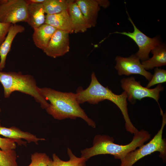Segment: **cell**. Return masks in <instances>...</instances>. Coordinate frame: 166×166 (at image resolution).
Masks as SVG:
<instances>
[{"mask_svg":"<svg viewBox=\"0 0 166 166\" xmlns=\"http://www.w3.org/2000/svg\"><path fill=\"white\" fill-rule=\"evenodd\" d=\"M76 93L77 100L79 104L88 102L95 105L106 100L112 101L121 111L125 121L126 130L133 134L138 131L129 118L126 93L124 91L121 94H115L108 87H104L99 82L94 72L91 74V81L89 86L85 89L81 87H79Z\"/></svg>","mask_w":166,"mask_h":166,"instance_id":"2","label":"cell"},{"mask_svg":"<svg viewBox=\"0 0 166 166\" xmlns=\"http://www.w3.org/2000/svg\"><path fill=\"white\" fill-rule=\"evenodd\" d=\"M11 24L0 22V46L4 41Z\"/></svg>","mask_w":166,"mask_h":166,"instance_id":"25","label":"cell"},{"mask_svg":"<svg viewBox=\"0 0 166 166\" xmlns=\"http://www.w3.org/2000/svg\"><path fill=\"white\" fill-rule=\"evenodd\" d=\"M43 97L49 102L45 110L55 119L59 120L66 118L76 119L81 118L92 128L96 127L95 123L89 118L80 106L77 100L76 93L63 92L47 88H39Z\"/></svg>","mask_w":166,"mask_h":166,"instance_id":"1","label":"cell"},{"mask_svg":"<svg viewBox=\"0 0 166 166\" xmlns=\"http://www.w3.org/2000/svg\"><path fill=\"white\" fill-rule=\"evenodd\" d=\"M45 13L42 3L28 5L26 22L34 29L37 28L45 23Z\"/></svg>","mask_w":166,"mask_h":166,"instance_id":"16","label":"cell"},{"mask_svg":"<svg viewBox=\"0 0 166 166\" xmlns=\"http://www.w3.org/2000/svg\"><path fill=\"white\" fill-rule=\"evenodd\" d=\"M27 5L24 0H0V22L11 24L26 22Z\"/></svg>","mask_w":166,"mask_h":166,"instance_id":"7","label":"cell"},{"mask_svg":"<svg viewBox=\"0 0 166 166\" xmlns=\"http://www.w3.org/2000/svg\"><path fill=\"white\" fill-rule=\"evenodd\" d=\"M45 0H26L25 1L27 5L33 4L42 3Z\"/></svg>","mask_w":166,"mask_h":166,"instance_id":"27","label":"cell"},{"mask_svg":"<svg viewBox=\"0 0 166 166\" xmlns=\"http://www.w3.org/2000/svg\"><path fill=\"white\" fill-rule=\"evenodd\" d=\"M162 121L160 129L153 138L148 143L129 153L121 160L119 166H132L143 157L156 152L160 153L159 157L164 162L166 160V140L163 138V129L166 124V113H163Z\"/></svg>","mask_w":166,"mask_h":166,"instance_id":"5","label":"cell"},{"mask_svg":"<svg viewBox=\"0 0 166 166\" xmlns=\"http://www.w3.org/2000/svg\"><path fill=\"white\" fill-rule=\"evenodd\" d=\"M0 82L5 98L9 97L13 92L18 91L31 96L42 109H46L49 106L39 91L35 80L31 75L23 74L21 72L0 71Z\"/></svg>","mask_w":166,"mask_h":166,"instance_id":"4","label":"cell"},{"mask_svg":"<svg viewBox=\"0 0 166 166\" xmlns=\"http://www.w3.org/2000/svg\"><path fill=\"white\" fill-rule=\"evenodd\" d=\"M67 152L69 157V160L63 161L54 153L53 154V160L50 159L48 166H86V160L84 158L76 156L69 148H67Z\"/></svg>","mask_w":166,"mask_h":166,"instance_id":"19","label":"cell"},{"mask_svg":"<svg viewBox=\"0 0 166 166\" xmlns=\"http://www.w3.org/2000/svg\"><path fill=\"white\" fill-rule=\"evenodd\" d=\"M68 10L73 26L74 32H84L91 27L87 22L75 2L70 0Z\"/></svg>","mask_w":166,"mask_h":166,"instance_id":"13","label":"cell"},{"mask_svg":"<svg viewBox=\"0 0 166 166\" xmlns=\"http://www.w3.org/2000/svg\"><path fill=\"white\" fill-rule=\"evenodd\" d=\"M151 137L148 131L141 129L134 134L132 139L129 143L120 145L115 143L113 137L97 135L94 138L93 146L81 151V157L84 158L86 161L95 156L109 154L121 160L128 153L144 144Z\"/></svg>","mask_w":166,"mask_h":166,"instance_id":"3","label":"cell"},{"mask_svg":"<svg viewBox=\"0 0 166 166\" xmlns=\"http://www.w3.org/2000/svg\"><path fill=\"white\" fill-rule=\"evenodd\" d=\"M24 27L16 24H11L6 36L0 46V71L5 67L7 55L10 50L12 42L16 35L23 32Z\"/></svg>","mask_w":166,"mask_h":166,"instance_id":"12","label":"cell"},{"mask_svg":"<svg viewBox=\"0 0 166 166\" xmlns=\"http://www.w3.org/2000/svg\"><path fill=\"white\" fill-rule=\"evenodd\" d=\"M121 83L122 88L127 94V99L132 104H135L136 100L141 101L145 97L152 98L158 104L161 114L163 113L158 103L160 93L164 89L160 84L153 89L148 88L142 86L140 81H136L132 77L122 78Z\"/></svg>","mask_w":166,"mask_h":166,"instance_id":"6","label":"cell"},{"mask_svg":"<svg viewBox=\"0 0 166 166\" xmlns=\"http://www.w3.org/2000/svg\"><path fill=\"white\" fill-rule=\"evenodd\" d=\"M17 157L14 149L6 151L0 149V166H18Z\"/></svg>","mask_w":166,"mask_h":166,"instance_id":"21","label":"cell"},{"mask_svg":"<svg viewBox=\"0 0 166 166\" xmlns=\"http://www.w3.org/2000/svg\"><path fill=\"white\" fill-rule=\"evenodd\" d=\"M34 30L33 41L35 46L43 50L47 46L53 35L57 30L53 26L44 23Z\"/></svg>","mask_w":166,"mask_h":166,"instance_id":"15","label":"cell"},{"mask_svg":"<svg viewBox=\"0 0 166 166\" xmlns=\"http://www.w3.org/2000/svg\"><path fill=\"white\" fill-rule=\"evenodd\" d=\"M99 6L104 8L107 7L110 4V2L106 0H96Z\"/></svg>","mask_w":166,"mask_h":166,"instance_id":"26","label":"cell"},{"mask_svg":"<svg viewBox=\"0 0 166 166\" xmlns=\"http://www.w3.org/2000/svg\"><path fill=\"white\" fill-rule=\"evenodd\" d=\"M1 112V108L0 107V113Z\"/></svg>","mask_w":166,"mask_h":166,"instance_id":"28","label":"cell"},{"mask_svg":"<svg viewBox=\"0 0 166 166\" xmlns=\"http://www.w3.org/2000/svg\"><path fill=\"white\" fill-rule=\"evenodd\" d=\"M0 135L6 138L18 140L24 139L29 143L34 142L37 144H38V141L45 140L44 138H38L35 135L29 132L23 131L14 126L10 128L1 126L0 127Z\"/></svg>","mask_w":166,"mask_h":166,"instance_id":"18","label":"cell"},{"mask_svg":"<svg viewBox=\"0 0 166 166\" xmlns=\"http://www.w3.org/2000/svg\"><path fill=\"white\" fill-rule=\"evenodd\" d=\"M115 61V68L119 75L138 74L144 76L149 81L152 77V75L144 68L140 59L135 54L128 57L117 56Z\"/></svg>","mask_w":166,"mask_h":166,"instance_id":"9","label":"cell"},{"mask_svg":"<svg viewBox=\"0 0 166 166\" xmlns=\"http://www.w3.org/2000/svg\"><path fill=\"white\" fill-rule=\"evenodd\" d=\"M1 124H0V127H1Z\"/></svg>","mask_w":166,"mask_h":166,"instance_id":"29","label":"cell"},{"mask_svg":"<svg viewBox=\"0 0 166 166\" xmlns=\"http://www.w3.org/2000/svg\"><path fill=\"white\" fill-rule=\"evenodd\" d=\"M15 142L19 145H24L25 146L27 143L26 141L22 140L0 137V148L1 150L4 151L15 149L17 147Z\"/></svg>","mask_w":166,"mask_h":166,"instance_id":"24","label":"cell"},{"mask_svg":"<svg viewBox=\"0 0 166 166\" xmlns=\"http://www.w3.org/2000/svg\"><path fill=\"white\" fill-rule=\"evenodd\" d=\"M75 2L91 27L97 24L100 6L96 0H77Z\"/></svg>","mask_w":166,"mask_h":166,"instance_id":"14","label":"cell"},{"mask_svg":"<svg viewBox=\"0 0 166 166\" xmlns=\"http://www.w3.org/2000/svg\"><path fill=\"white\" fill-rule=\"evenodd\" d=\"M128 19L133 26L134 30L133 32H116L115 33L119 34L128 37L132 39L137 44L139 50L135 54L141 61L149 59V54L154 47L161 43L159 38L157 37L150 38L140 30L136 26L130 17L128 12Z\"/></svg>","mask_w":166,"mask_h":166,"instance_id":"8","label":"cell"},{"mask_svg":"<svg viewBox=\"0 0 166 166\" xmlns=\"http://www.w3.org/2000/svg\"><path fill=\"white\" fill-rule=\"evenodd\" d=\"M166 81V70L156 67L154 69V74L152 75L151 80L146 86L149 88L156 84L164 83Z\"/></svg>","mask_w":166,"mask_h":166,"instance_id":"22","label":"cell"},{"mask_svg":"<svg viewBox=\"0 0 166 166\" xmlns=\"http://www.w3.org/2000/svg\"><path fill=\"white\" fill-rule=\"evenodd\" d=\"M31 160L28 166H48L50 159L45 153L35 152L31 155Z\"/></svg>","mask_w":166,"mask_h":166,"instance_id":"23","label":"cell"},{"mask_svg":"<svg viewBox=\"0 0 166 166\" xmlns=\"http://www.w3.org/2000/svg\"><path fill=\"white\" fill-rule=\"evenodd\" d=\"M151 51L153 54L152 57L141 63L146 70L166 65V48L164 44L161 43Z\"/></svg>","mask_w":166,"mask_h":166,"instance_id":"17","label":"cell"},{"mask_svg":"<svg viewBox=\"0 0 166 166\" xmlns=\"http://www.w3.org/2000/svg\"><path fill=\"white\" fill-rule=\"evenodd\" d=\"M69 34L57 30L43 52L48 56L54 58L64 55L69 50Z\"/></svg>","mask_w":166,"mask_h":166,"instance_id":"10","label":"cell"},{"mask_svg":"<svg viewBox=\"0 0 166 166\" xmlns=\"http://www.w3.org/2000/svg\"><path fill=\"white\" fill-rule=\"evenodd\" d=\"M45 23L59 30L68 32H74V29L68 10L54 14H46Z\"/></svg>","mask_w":166,"mask_h":166,"instance_id":"11","label":"cell"},{"mask_svg":"<svg viewBox=\"0 0 166 166\" xmlns=\"http://www.w3.org/2000/svg\"><path fill=\"white\" fill-rule=\"evenodd\" d=\"M70 0H45L42 3L45 13L54 14L68 10Z\"/></svg>","mask_w":166,"mask_h":166,"instance_id":"20","label":"cell"}]
</instances>
